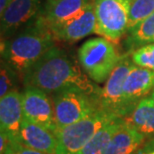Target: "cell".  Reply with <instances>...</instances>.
<instances>
[{
  "mask_svg": "<svg viewBox=\"0 0 154 154\" xmlns=\"http://www.w3.org/2000/svg\"><path fill=\"white\" fill-rule=\"evenodd\" d=\"M78 62L92 81L105 83L122 56L111 40L104 37L85 41L77 52Z\"/></svg>",
  "mask_w": 154,
  "mask_h": 154,
  "instance_id": "cell-3",
  "label": "cell"
},
{
  "mask_svg": "<svg viewBox=\"0 0 154 154\" xmlns=\"http://www.w3.org/2000/svg\"><path fill=\"white\" fill-rule=\"evenodd\" d=\"M9 1H12V0H9Z\"/></svg>",
  "mask_w": 154,
  "mask_h": 154,
  "instance_id": "cell-27",
  "label": "cell"
},
{
  "mask_svg": "<svg viewBox=\"0 0 154 154\" xmlns=\"http://www.w3.org/2000/svg\"><path fill=\"white\" fill-rule=\"evenodd\" d=\"M123 119L147 139L154 138V100L150 96L141 99Z\"/></svg>",
  "mask_w": 154,
  "mask_h": 154,
  "instance_id": "cell-16",
  "label": "cell"
},
{
  "mask_svg": "<svg viewBox=\"0 0 154 154\" xmlns=\"http://www.w3.org/2000/svg\"><path fill=\"white\" fill-rule=\"evenodd\" d=\"M95 33L116 41L128 31V0H93Z\"/></svg>",
  "mask_w": 154,
  "mask_h": 154,
  "instance_id": "cell-6",
  "label": "cell"
},
{
  "mask_svg": "<svg viewBox=\"0 0 154 154\" xmlns=\"http://www.w3.org/2000/svg\"><path fill=\"white\" fill-rule=\"evenodd\" d=\"M123 123H124L123 118H116L104 125L91 138L79 154H105L112 137L119 130Z\"/></svg>",
  "mask_w": 154,
  "mask_h": 154,
  "instance_id": "cell-18",
  "label": "cell"
},
{
  "mask_svg": "<svg viewBox=\"0 0 154 154\" xmlns=\"http://www.w3.org/2000/svg\"><path fill=\"white\" fill-rule=\"evenodd\" d=\"M16 142L46 154H55L58 145L55 132L25 119L22 121Z\"/></svg>",
  "mask_w": 154,
  "mask_h": 154,
  "instance_id": "cell-14",
  "label": "cell"
},
{
  "mask_svg": "<svg viewBox=\"0 0 154 154\" xmlns=\"http://www.w3.org/2000/svg\"><path fill=\"white\" fill-rule=\"evenodd\" d=\"M96 17L94 12L93 2L81 12L79 15L65 21L49 27L55 40L65 43H75L85 38L86 36L95 33Z\"/></svg>",
  "mask_w": 154,
  "mask_h": 154,
  "instance_id": "cell-9",
  "label": "cell"
},
{
  "mask_svg": "<svg viewBox=\"0 0 154 154\" xmlns=\"http://www.w3.org/2000/svg\"><path fill=\"white\" fill-rule=\"evenodd\" d=\"M147 138L125 122L114 134L105 154H135Z\"/></svg>",
  "mask_w": 154,
  "mask_h": 154,
  "instance_id": "cell-15",
  "label": "cell"
},
{
  "mask_svg": "<svg viewBox=\"0 0 154 154\" xmlns=\"http://www.w3.org/2000/svg\"><path fill=\"white\" fill-rule=\"evenodd\" d=\"M20 80L19 76L4 60L1 59L0 67V97L17 89V82Z\"/></svg>",
  "mask_w": 154,
  "mask_h": 154,
  "instance_id": "cell-20",
  "label": "cell"
},
{
  "mask_svg": "<svg viewBox=\"0 0 154 154\" xmlns=\"http://www.w3.org/2000/svg\"><path fill=\"white\" fill-rule=\"evenodd\" d=\"M135 154H154V138H149Z\"/></svg>",
  "mask_w": 154,
  "mask_h": 154,
  "instance_id": "cell-23",
  "label": "cell"
},
{
  "mask_svg": "<svg viewBox=\"0 0 154 154\" xmlns=\"http://www.w3.org/2000/svg\"><path fill=\"white\" fill-rule=\"evenodd\" d=\"M116 118L102 107L79 121L55 131L58 145L55 154H79L92 137L107 123Z\"/></svg>",
  "mask_w": 154,
  "mask_h": 154,
  "instance_id": "cell-4",
  "label": "cell"
},
{
  "mask_svg": "<svg viewBox=\"0 0 154 154\" xmlns=\"http://www.w3.org/2000/svg\"><path fill=\"white\" fill-rule=\"evenodd\" d=\"M40 0H12L1 14V36H10L23 24L38 16Z\"/></svg>",
  "mask_w": 154,
  "mask_h": 154,
  "instance_id": "cell-10",
  "label": "cell"
},
{
  "mask_svg": "<svg viewBox=\"0 0 154 154\" xmlns=\"http://www.w3.org/2000/svg\"><path fill=\"white\" fill-rule=\"evenodd\" d=\"M154 12V0H128V30Z\"/></svg>",
  "mask_w": 154,
  "mask_h": 154,
  "instance_id": "cell-19",
  "label": "cell"
},
{
  "mask_svg": "<svg viewBox=\"0 0 154 154\" xmlns=\"http://www.w3.org/2000/svg\"><path fill=\"white\" fill-rule=\"evenodd\" d=\"M125 47L128 53L141 46L154 43V12L127 31Z\"/></svg>",
  "mask_w": 154,
  "mask_h": 154,
  "instance_id": "cell-17",
  "label": "cell"
},
{
  "mask_svg": "<svg viewBox=\"0 0 154 154\" xmlns=\"http://www.w3.org/2000/svg\"><path fill=\"white\" fill-rule=\"evenodd\" d=\"M21 95L23 119L56 131L53 102L49 94L39 88L25 86Z\"/></svg>",
  "mask_w": 154,
  "mask_h": 154,
  "instance_id": "cell-8",
  "label": "cell"
},
{
  "mask_svg": "<svg viewBox=\"0 0 154 154\" xmlns=\"http://www.w3.org/2000/svg\"><path fill=\"white\" fill-rule=\"evenodd\" d=\"M81 68L65 51L53 47L26 73L22 82L24 87H36L48 94L78 88L100 99L101 88Z\"/></svg>",
  "mask_w": 154,
  "mask_h": 154,
  "instance_id": "cell-1",
  "label": "cell"
},
{
  "mask_svg": "<svg viewBox=\"0 0 154 154\" xmlns=\"http://www.w3.org/2000/svg\"><path fill=\"white\" fill-rule=\"evenodd\" d=\"M130 56L135 65L154 71V43L135 49L130 53Z\"/></svg>",
  "mask_w": 154,
  "mask_h": 154,
  "instance_id": "cell-21",
  "label": "cell"
},
{
  "mask_svg": "<svg viewBox=\"0 0 154 154\" xmlns=\"http://www.w3.org/2000/svg\"><path fill=\"white\" fill-rule=\"evenodd\" d=\"M9 0H0V14L5 10L7 5L9 4Z\"/></svg>",
  "mask_w": 154,
  "mask_h": 154,
  "instance_id": "cell-25",
  "label": "cell"
},
{
  "mask_svg": "<svg viewBox=\"0 0 154 154\" xmlns=\"http://www.w3.org/2000/svg\"><path fill=\"white\" fill-rule=\"evenodd\" d=\"M92 2L93 0H46L38 17L49 28L79 15Z\"/></svg>",
  "mask_w": 154,
  "mask_h": 154,
  "instance_id": "cell-12",
  "label": "cell"
},
{
  "mask_svg": "<svg viewBox=\"0 0 154 154\" xmlns=\"http://www.w3.org/2000/svg\"><path fill=\"white\" fill-rule=\"evenodd\" d=\"M150 97H151V98H152V99L154 100V89H153V90H152V92H151V94H150Z\"/></svg>",
  "mask_w": 154,
  "mask_h": 154,
  "instance_id": "cell-26",
  "label": "cell"
},
{
  "mask_svg": "<svg viewBox=\"0 0 154 154\" xmlns=\"http://www.w3.org/2000/svg\"><path fill=\"white\" fill-rule=\"evenodd\" d=\"M53 47V34L37 16L24 31L9 40H2L1 59L17 73L22 81L26 73Z\"/></svg>",
  "mask_w": 154,
  "mask_h": 154,
  "instance_id": "cell-2",
  "label": "cell"
},
{
  "mask_svg": "<svg viewBox=\"0 0 154 154\" xmlns=\"http://www.w3.org/2000/svg\"><path fill=\"white\" fill-rule=\"evenodd\" d=\"M11 138L4 132L0 131V154H4L11 143Z\"/></svg>",
  "mask_w": 154,
  "mask_h": 154,
  "instance_id": "cell-24",
  "label": "cell"
},
{
  "mask_svg": "<svg viewBox=\"0 0 154 154\" xmlns=\"http://www.w3.org/2000/svg\"><path fill=\"white\" fill-rule=\"evenodd\" d=\"M134 65L131 56H122L105 81L103 88H101V107L120 118H124L129 113L123 99V85L129 71Z\"/></svg>",
  "mask_w": 154,
  "mask_h": 154,
  "instance_id": "cell-7",
  "label": "cell"
},
{
  "mask_svg": "<svg viewBox=\"0 0 154 154\" xmlns=\"http://www.w3.org/2000/svg\"><path fill=\"white\" fill-rule=\"evenodd\" d=\"M154 89V71L134 65L123 85V99L129 113L141 99L151 94ZM128 113V114H129ZM127 114V115H128Z\"/></svg>",
  "mask_w": 154,
  "mask_h": 154,
  "instance_id": "cell-11",
  "label": "cell"
},
{
  "mask_svg": "<svg viewBox=\"0 0 154 154\" xmlns=\"http://www.w3.org/2000/svg\"><path fill=\"white\" fill-rule=\"evenodd\" d=\"M23 121L22 95L18 90L9 92L0 97V129L11 138L17 141Z\"/></svg>",
  "mask_w": 154,
  "mask_h": 154,
  "instance_id": "cell-13",
  "label": "cell"
},
{
  "mask_svg": "<svg viewBox=\"0 0 154 154\" xmlns=\"http://www.w3.org/2000/svg\"><path fill=\"white\" fill-rule=\"evenodd\" d=\"M4 154H46V153H42L35 149L29 148V147L23 145V144H21L19 142H16V141H11L10 145H9V147Z\"/></svg>",
  "mask_w": 154,
  "mask_h": 154,
  "instance_id": "cell-22",
  "label": "cell"
},
{
  "mask_svg": "<svg viewBox=\"0 0 154 154\" xmlns=\"http://www.w3.org/2000/svg\"><path fill=\"white\" fill-rule=\"evenodd\" d=\"M56 130L73 124L101 108L100 99L78 88H67L52 96Z\"/></svg>",
  "mask_w": 154,
  "mask_h": 154,
  "instance_id": "cell-5",
  "label": "cell"
}]
</instances>
